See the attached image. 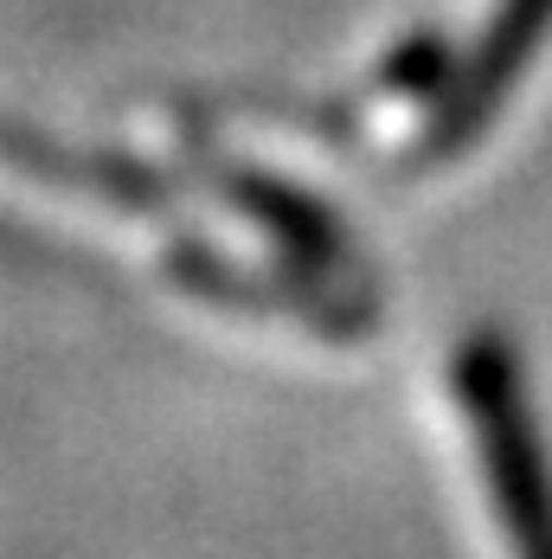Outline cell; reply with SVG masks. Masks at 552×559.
<instances>
[{
    "instance_id": "cell-1",
    "label": "cell",
    "mask_w": 552,
    "mask_h": 559,
    "mask_svg": "<svg viewBox=\"0 0 552 559\" xmlns=\"http://www.w3.org/2000/svg\"><path fill=\"white\" fill-rule=\"evenodd\" d=\"M456 392H463L476 456L495 489V514L514 540V559H552V463L527 412L514 347L501 335H469L456 354Z\"/></svg>"
},
{
    "instance_id": "cell-2",
    "label": "cell",
    "mask_w": 552,
    "mask_h": 559,
    "mask_svg": "<svg viewBox=\"0 0 552 559\" xmlns=\"http://www.w3.org/2000/svg\"><path fill=\"white\" fill-rule=\"evenodd\" d=\"M180 168L193 174V187H206L219 206L244 213L289 264H302V271H315V277H328V283H347V289H373V271H367L353 231L334 219L309 187L257 168V162L225 155L219 142L206 129H193V122L180 129Z\"/></svg>"
},
{
    "instance_id": "cell-3",
    "label": "cell",
    "mask_w": 552,
    "mask_h": 559,
    "mask_svg": "<svg viewBox=\"0 0 552 559\" xmlns=\"http://www.w3.org/2000/svg\"><path fill=\"white\" fill-rule=\"evenodd\" d=\"M167 277L180 283L187 296L213 302V309L257 316V322H302V329H322L334 341L373 329V316H380L373 289L328 283L315 271H302V264H244V258H231L219 245H206L200 231H173Z\"/></svg>"
},
{
    "instance_id": "cell-4",
    "label": "cell",
    "mask_w": 552,
    "mask_h": 559,
    "mask_svg": "<svg viewBox=\"0 0 552 559\" xmlns=\"http://www.w3.org/2000/svg\"><path fill=\"white\" fill-rule=\"evenodd\" d=\"M547 33H552V0H501L489 33H482V46L449 71V84L431 97V116L405 142V168L431 174L443 162H456L495 122V110L507 104V91H514V78L527 71V58L540 52Z\"/></svg>"
},
{
    "instance_id": "cell-5",
    "label": "cell",
    "mask_w": 552,
    "mask_h": 559,
    "mask_svg": "<svg viewBox=\"0 0 552 559\" xmlns=\"http://www.w3.org/2000/svg\"><path fill=\"white\" fill-rule=\"evenodd\" d=\"M0 168L26 174L39 187L58 193H77V200H104L129 219H155V225H180L187 219V187L161 174L142 155H122V148H84V142H58L52 129H33V122H7L0 116Z\"/></svg>"
},
{
    "instance_id": "cell-6",
    "label": "cell",
    "mask_w": 552,
    "mask_h": 559,
    "mask_svg": "<svg viewBox=\"0 0 552 559\" xmlns=\"http://www.w3.org/2000/svg\"><path fill=\"white\" fill-rule=\"evenodd\" d=\"M449 71H456V52H449V39H443L437 26H418L411 39H398L386 52V64L373 71V97H437L443 84H449Z\"/></svg>"
}]
</instances>
